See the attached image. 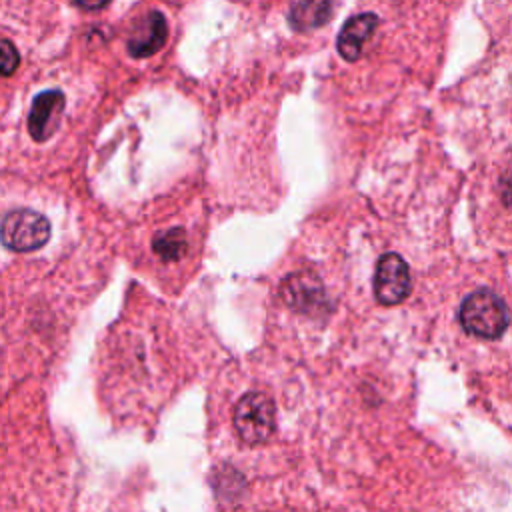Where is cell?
I'll list each match as a JSON object with an SVG mask.
<instances>
[{"mask_svg":"<svg viewBox=\"0 0 512 512\" xmlns=\"http://www.w3.org/2000/svg\"><path fill=\"white\" fill-rule=\"evenodd\" d=\"M152 246H154V252L162 258V260H180L188 248V242H186V234L184 230L180 228H174V230H166V232H160L154 236L152 240Z\"/></svg>","mask_w":512,"mask_h":512,"instance_id":"10","label":"cell"},{"mask_svg":"<svg viewBox=\"0 0 512 512\" xmlns=\"http://www.w3.org/2000/svg\"><path fill=\"white\" fill-rule=\"evenodd\" d=\"M282 298L290 308L300 312H314L324 304L322 286L312 274L290 276L282 286Z\"/></svg>","mask_w":512,"mask_h":512,"instance_id":"7","label":"cell"},{"mask_svg":"<svg viewBox=\"0 0 512 512\" xmlns=\"http://www.w3.org/2000/svg\"><path fill=\"white\" fill-rule=\"evenodd\" d=\"M458 320L468 334L486 340H496L508 328L510 314L504 300L498 294L480 288L464 298V302L460 304Z\"/></svg>","mask_w":512,"mask_h":512,"instance_id":"1","label":"cell"},{"mask_svg":"<svg viewBox=\"0 0 512 512\" xmlns=\"http://www.w3.org/2000/svg\"><path fill=\"white\" fill-rule=\"evenodd\" d=\"M64 112V94L60 90L40 92L32 100L30 116H28V132L36 142L46 140L54 134L60 124V116Z\"/></svg>","mask_w":512,"mask_h":512,"instance_id":"5","label":"cell"},{"mask_svg":"<svg viewBox=\"0 0 512 512\" xmlns=\"http://www.w3.org/2000/svg\"><path fill=\"white\" fill-rule=\"evenodd\" d=\"M410 294V272L406 262L390 252L384 254L374 272V296L384 306L400 304Z\"/></svg>","mask_w":512,"mask_h":512,"instance_id":"4","label":"cell"},{"mask_svg":"<svg viewBox=\"0 0 512 512\" xmlns=\"http://www.w3.org/2000/svg\"><path fill=\"white\" fill-rule=\"evenodd\" d=\"M20 64L18 52L10 40L0 38V76H10Z\"/></svg>","mask_w":512,"mask_h":512,"instance_id":"11","label":"cell"},{"mask_svg":"<svg viewBox=\"0 0 512 512\" xmlns=\"http://www.w3.org/2000/svg\"><path fill=\"white\" fill-rule=\"evenodd\" d=\"M232 424L246 444L266 442L276 426V408L272 398L262 392L244 394L234 406Z\"/></svg>","mask_w":512,"mask_h":512,"instance_id":"2","label":"cell"},{"mask_svg":"<svg viewBox=\"0 0 512 512\" xmlns=\"http://www.w3.org/2000/svg\"><path fill=\"white\" fill-rule=\"evenodd\" d=\"M110 0H74V4H78L80 8H86V10H96V8H102L106 6Z\"/></svg>","mask_w":512,"mask_h":512,"instance_id":"12","label":"cell"},{"mask_svg":"<svg viewBox=\"0 0 512 512\" xmlns=\"http://www.w3.org/2000/svg\"><path fill=\"white\" fill-rule=\"evenodd\" d=\"M332 12V0H300L290 10V24L304 32L320 28Z\"/></svg>","mask_w":512,"mask_h":512,"instance_id":"9","label":"cell"},{"mask_svg":"<svg viewBox=\"0 0 512 512\" xmlns=\"http://www.w3.org/2000/svg\"><path fill=\"white\" fill-rule=\"evenodd\" d=\"M48 236V220L34 210L18 208L0 220V242L10 250L30 252L42 248L48 242Z\"/></svg>","mask_w":512,"mask_h":512,"instance_id":"3","label":"cell"},{"mask_svg":"<svg viewBox=\"0 0 512 512\" xmlns=\"http://www.w3.org/2000/svg\"><path fill=\"white\" fill-rule=\"evenodd\" d=\"M378 24V18L376 14L372 12H364V14H358V16H352L344 26L342 30L338 32V40H336V48H338V54L348 60V62H354L360 52H362V46L364 42L370 38V34L374 32Z\"/></svg>","mask_w":512,"mask_h":512,"instance_id":"6","label":"cell"},{"mask_svg":"<svg viewBox=\"0 0 512 512\" xmlns=\"http://www.w3.org/2000/svg\"><path fill=\"white\" fill-rule=\"evenodd\" d=\"M168 36L166 20L160 12H150L144 20V24L136 30V34L128 42V52L134 58H144L156 54Z\"/></svg>","mask_w":512,"mask_h":512,"instance_id":"8","label":"cell"}]
</instances>
